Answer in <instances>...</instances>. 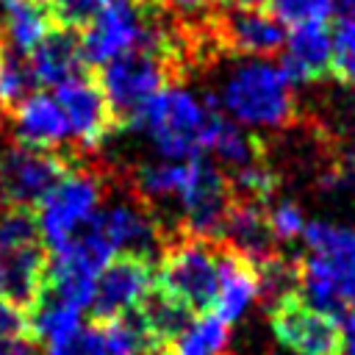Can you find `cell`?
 Instances as JSON below:
<instances>
[{
	"mask_svg": "<svg viewBox=\"0 0 355 355\" xmlns=\"http://www.w3.org/2000/svg\"><path fill=\"white\" fill-rule=\"evenodd\" d=\"M308 247L300 261L302 300L338 319L355 308V227L313 219L300 236Z\"/></svg>",
	"mask_w": 355,
	"mask_h": 355,
	"instance_id": "cell-1",
	"label": "cell"
},
{
	"mask_svg": "<svg viewBox=\"0 0 355 355\" xmlns=\"http://www.w3.org/2000/svg\"><path fill=\"white\" fill-rule=\"evenodd\" d=\"M222 114L247 128H291L300 116L294 83L280 64L263 58H244L227 69L216 97Z\"/></svg>",
	"mask_w": 355,
	"mask_h": 355,
	"instance_id": "cell-2",
	"label": "cell"
},
{
	"mask_svg": "<svg viewBox=\"0 0 355 355\" xmlns=\"http://www.w3.org/2000/svg\"><path fill=\"white\" fill-rule=\"evenodd\" d=\"M222 111L216 94L197 97L180 83L164 86L130 122L141 130L166 161H189L202 155L205 133L214 114Z\"/></svg>",
	"mask_w": 355,
	"mask_h": 355,
	"instance_id": "cell-3",
	"label": "cell"
},
{
	"mask_svg": "<svg viewBox=\"0 0 355 355\" xmlns=\"http://www.w3.org/2000/svg\"><path fill=\"white\" fill-rule=\"evenodd\" d=\"M105 197V175L94 166H86L83 158L75 161L55 186L36 205L39 239L50 252L75 239L97 214Z\"/></svg>",
	"mask_w": 355,
	"mask_h": 355,
	"instance_id": "cell-4",
	"label": "cell"
},
{
	"mask_svg": "<svg viewBox=\"0 0 355 355\" xmlns=\"http://www.w3.org/2000/svg\"><path fill=\"white\" fill-rule=\"evenodd\" d=\"M219 283V247L214 241H202L194 236L172 239L158 261L155 288L194 311L214 308Z\"/></svg>",
	"mask_w": 355,
	"mask_h": 355,
	"instance_id": "cell-5",
	"label": "cell"
},
{
	"mask_svg": "<svg viewBox=\"0 0 355 355\" xmlns=\"http://www.w3.org/2000/svg\"><path fill=\"white\" fill-rule=\"evenodd\" d=\"M161 8L147 0H108L105 8L94 17V22L80 36V55L83 64L103 67L105 61L147 47L153 50L158 36Z\"/></svg>",
	"mask_w": 355,
	"mask_h": 355,
	"instance_id": "cell-6",
	"label": "cell"
},
{
	"mask_svg": "<svg viewBox=\"0 0 355 355\" xmlns=\"http://www.w3.org/2000/svg\"><path fill=\"white\" fill-rule=\"evenodd\" d=\"M97 83H100L119 128L130 125L136 119V114L164 86H175L164 58L147 47H136V50H128V53L105 61L100 67Z\"/></svg>",
	"mask_w": 355,
	"mask_h": 355,
	"instance_id": "cell-7",
	"label": "cell"
},
{
	"mask_svg": "<svg viewBox=\"0 0 355 355\" xmlns=\"http://www.w3.org/2000/svg\"><path fill=\"white\" fill-rule=\"evenodd\" d=\"M236 194L230 189V178L202 155L186 161V178L180 186V227L186 236L202 241H222V227Z\"/></svg>",
	"mask_w": 355,
	"mask_h": 355,
	"instance_id": "cell-8",
	"label": "cell"
},
{
	"mask_svg": "<svg viewBox=\"0 0 355 355\" xmlns=\"http://www.w3.org/2000/svg\"><path fill=\"white\" fill-rule=\"evenodd\" d=\"M80 161L78 153L61 155L36 150L28 144H8L0 150V205L3 208H36L55 180Z\"/></svg>",
	"mask_w": 355,
	"mask_h": 355,
	"instance_id": "cell-9",
	"label": "cell"
},
{
	"mask_svg": "<svg viewBox=\"0 0 355 355\" xmlns=\"http://www.w3.org/2000/svg\"><path fill=\"white\" fill-rule=\"evenodd\" d=\"M208 31L219 53L269 58L283 50L286 31L263 8H239V6H214L208 14Z\"/></svg>",
	"mask_w": 355,
	"mask_h": 355,
	"instance_id": "cell-10",
	"label": "cell"
},
{
	"mask_svg": "<svg viewBox=\"0 0 355 355\" xmlns=\"http://www.w3.org/2000/svg\"><path fill=\"white\" fill-rule=\"evenodd\" d=\"M269 327L294 355H341V324L311 308L300 294L269 305Z\"/></svg>",
	"mask_w": 355,
	"mask_h": 355,
	"instance_id": "cell-11",
	"label": "cell"
},
{
	"mask_svg": "<svg viewBox=\"0 0 355 355\" xmlns=\"http://www.w3.org/2000/svg\"><path fill=\"white\" fill-rule=\"evenodd\" d=\"M55 100L69 122V133L78 141V153L100 150L119 128L100 83L89 75H75L55 86Z\"/></svg>",
	"mask_w": 355,
	"mask_h": 355,
	"instance_id": "cell-12",
	"label": "cell"
},
{
	"mask_svg": "<svg viewBox=\"0 0 355 355\" xmlns=\"http://www.w3.org/2000/svg\"><path fill=\"white\" fill-rule=\"evenodd\" d=\"M153 283H155V275H153L150 258L119 252L97 275L94 300L89 305L94 322H114V319L130 316L139 308V302L147 297Z\"/></svg>",
	"mask_w": 355,
	"mask_h": 355,
	"instance_id": "cell-13",
	"label": "cell"
},
{
	"mask_svg": "<svg viewBox=\"0 0 355 355\" xmlns=\"http://www.w3.org/2000/svg\"><path fill=\"white\" fill-rule=\"evenodd\" d=\"M97 225L103 236L108 239L114 255L128 252V255H141V258H155L166 247V233L155 214L136 200L133 194L111 202L108 208H100Z\"/></svg>",
	"mask_w": 355,
	"mask_h": 355,
	"instance_id": "cell-14",
	"label": "cell"
},
{
	"mask_svg": "<svg viewBox=\"0 0 355 355\" xmlns=\"http://www.w3.org/2000/svg\"><path fill=\"white\" fill-rule=\"evenodd\" d=\"M8 116H11L14 139L19 144L47 150V153H58L72 139L69 122H67V116H64V111H61V105L53 94L33 92Z\"/></svg>",
	"mask_w": 355,
	"mask_h": 355,
	"instance_id": "cell-15",
	"label": "cell"
},
{
	"mask_svg": "<svg viewBox=\"0 0 355 355\" xmlns=\"http://www.w3.org/2000/svg\"><path fill=\"white\" fill-rule=\"evenodd\" d=\"M330 53H333V33L327 22L297 25L283 42L280 69L291 83H316L330 75Z\"/></svg>",
	"mask_w": 355,
	"mask_h": 355,
	"instance_id": "cell-16",
	"label": "cell"
},
{
	"mask_svg": "<svg viewBox=\"0 0 355 355\" xmlns=\"http://www.w3.org/2000/svg\"><path fill=\"white\" fill-rule=\"evenodd\" d=\"M47 280V252L42 241L0 250V297L28 311Z\"/></svg>",
	"mask_w": 355,
	"mask_h": 355,
	"instance_id": "cell-17",
	"label": "cell"
},
{
	"mask_svg": "<svg viewBox=\"0 0 355 355\" xmlns=\"http://www.w3.org/2000/svg\"><path fill=\"white\" fill-rule=\"evenodd\" d=\"M219 244L244 255L255 266L263 263L266 258L277 255V239L269 227V216H266L263 205L252 202V200H233Z\"/></svg>",
	"mask_w": 355,
	"mask_h": 355,
	"instance_id": "cell-18",
	"label": "cell"
},
{
	"mask_svg": "<svg viewBox=\"0 0 355 355\" xmlns=\"http://www.w3.org/2000/svg\"><path fill=\"white\" fill-rule=\"evenodd\" d=\"M258 300V269L244 255L219 244V283L211 313H216L225 324L244 319V313Z\"/></svg>",
	"mask_w": 355,
	"mask_h": 355,
	"instance_id": "cell-19",
	"label": "cell"
},
{
	"mask_svg": "<svg viewBox=\"0 0 355 355\" xmlns=\"http://www.w3.org/2000/svg\"><path fill=\"white\" fill-rule=\"evenodd\" d=\"M28 61L36 75V83L61 86L64 80L80 75V69H83L80 36L75 31L50 28L47 36L28 53Z\"/></svg>",
	"mask_w": 355,
	"mask_h": 355,
	"instance_id": "cell-20",
	"label": "cell"
},
{
	"mask_svg": "<svg viewBox=\"0 0 355 355\" xmlns=\"http://www.w3.org/2000/svg\"><path fill=\"white\" fill-rule=\"evenodd\" d=\"M80 308H75L72 302L61 300L58 294L42 288L39 300L25 311L28 319V338L36 344L55 347L67 338H72L83 324H80Z\"/></svg>",
	"mask_w": 355,
	"mask_h": 355,
	"instance_id": "cell-21",
	"label": "cell"
},
{
	"mask_svg": "<svg viewBox=\"0 0 355 355\" xmlns=\"http://www.w3.org/2000/svg\"><path fill=\"white\" fill-rule=\"evenodd\" d=\"M202 153H211L214 158H219L230 172L263 158V144L261 139L250 136L241 125H236L233 119H227L222 111L214 114L208 133H205V144Z\"/></svg>",
	"mask_w": 355,
	"mask_h": 355,
	"instance_id": "cell-22",
	"label": "cell"
},
{
	"mask_svg": "<svg viewBox=\"0 0 355 355\" xmlns=\"http://www.w3.org/2000/svg\"><path fill=\"white\" fill-rule=\"evenodd\" d=\"M183 178H186V164L158 161V164H139L130 172V180L125 178V183L136 200H141L153 214H158L161 205L180 197Z\"/></svg>",
	"mask_w": 355,
	"mask_h": 355,
	"instance_id": "cell-23",
	"label": "cell"
},
{
	"mask_svg": "<svg viewBox=\"0 0 355 355\" xmlns=\"http://www.w3.org/2000/svg\"><path fill=\"white\" fill-rule=\"evenodd\" d=\"M3 42L19 53H31L50 31L47 11L33 0H3Z\"/></svg>",
	"mask_w": 355,
	"mask_h": 355,
	"instance_id": "cell-24",
	"label": "cell"
},
{
	"mask_svg": "<svg viewBox=\"0 0 355 355\" xmlns=\"http://www.w3.org/2000/svg\"><path fill=\"white\" fill-rule=\"evenodd\" d=\"M36 75L31 69L28 53L0 42V114H11L25 97L36 92Z\"/></svg>",
	"mask_w": 355,
	"mask_h": 355,
	"instance_id": "cell-25",
	"label": "cell"
},
{
	"mask_svg": "<svg viewBox=\"0 0 355 355\" xmlns=\"http://www.w3.org/2000/svg\"><path fill=\"white\" fill-rule=\"evenodd\" d=\"M227 341V324L216 313H202L200 319L189 322L166 355H225Z\"/></svg>",
	"mask_w": 355,
	"mask_h": 355,
	"instance_id": "cell-26",
	"label": "cell"
},
{
	"mask_svg": "<svg viewBox=\"0 0 355 355\" xmlns=\"http://www.w3.org/2000/svg\"><path fill=\"white\" fill-rule=\"evenodd\" d=\"M258 269V297H263L266 308L283 297L300 294V261L283 258V252L266 258Z\"/></svg>",
	"mask_w": 355,
	"mask_h": 355,
	"instance_id": "cell-27",
	"label": "cell"
},
{
	"mask_svg": "<svg viewBox=\"0 0 355 355\" xmlns=\"http://www.w3.org/2000/svg\"><path fill=\"white\" fill-rule=\"evenodd\" d=\"M333 53H330V75L355 89V14H344L333 25Z\"/></svg>",
	"mask_w": 355,
	"mask_h": 355,
	"instance_id": "cell-28",
	"label": "cell"
},
{
	"mask_svg": "<svg viewBox=\"0 0 355 355\" xmlns=\"http://www.w3.org/2000/svg\"><path fill=\"white\" fill-rule=\"evenodd\" d=\"M42 241L33 208H3L0 211V250L25 247Z\"/></svg>",
	"mask_w": 355,
	"mask_h": 355,
	"instance_id": "cell-29",
	"label": "cell"
},
{
	"mask_svg": "<svg viewBox=\"0 0 355 355\" xmlns=\"http://www.w3.org/2000/svg\"><path fill=\"white\" fill-rule=\"evenodd\" d=\"M272 17L283 25H311V22H327V17L336 8V0H269Z\"/></svg>",
	"mask_w": 355,
	"mask_h": 355,
	"instance_id": "cell-30",
	"label": "cell"
},
{
	"mask_svg": "<svg viewBox=\"0 0 355 355\" xmlns=\"http://www.w3.org/2000/svg\"><path fill=\"white\" fill-rule=\"evenodd\" d=\"M108 0H50L47 17L64 31H86Z\"/></svg>",
	"mask_w": 355,
	"mask_h": 355,
	"instance_id": "cell-31",
	"label": "cell"
},
{
	"mask_svg": "<svg viewBox=\"0 0 355 355\" xmlns=\"http://www.w3.org/2000/svg\"><path fill=\"white\" fill-rule=\"evenodd\" d=\"M266 216H269V227H272V233H275L277 241H294V239H300L302 230H305V225H308L302 208L294 200H277L272 205V211H266Z\"/></svg>",
	"mask_w": 355,
	"mask_h": 355,
	"instance_id": "cell-32",
	"label": "cell"
},
{
	"mask_svg": "<svg viewBox=\"0 0 355 355\" xmlns=\"http://www.w3.org/2000/svg\"><path fill=\"white\" fill-rule=\"evenodd\" d=\"M19 336H28L25 311L0 297V344L11 341V338H19Z\"/></svg>",
	"mask_w": 355,
	"mask_h": 355,
	"instance_id": "cell-33",
	"label": "cell"
},
{
	"mask_svg": "<svg viewBox=\"0 0 355 355\" xmlns=\"http://www.w3.org/2000/svg\"><path fill=\"white\" fill-rule=\"evenodd\" d=\"M147 3H153L161 11H169V14H178V17H191V19L205 17L216 6V0H147Z\"/></svg>",
	"mask_w": 355,
	"mask_h": 355,
	"instance_id": "cell-34",
	"label": "cell"
},
{
	"mask_svg": "<svg viewBox=\"0 0 355 355\" xmlns=\"http://www.w3.org/2000/svg\"><path fill=\"white\" fill-rule=\"evenodd\" d=\"M341 319V355H355V308H349Z\"/></svg>",
	"mask_w": 355,
	"mask_h": 355,
	"instance_id": "cell-35",
	"label": "cell"
},
{
	"mask_svg": "<svg viewBox=\"0 0 355 355\" xmlns=\"http://www.w3.org/2000/svg\"><path fill=\"white\" fill-rule=\"evenodd\" d=\"M0 355H39V349H36V341H31L28 336H19L11 341H3Z\"/></svg>",
	"mask_w": 355,
	"mask_h": 355,
	"instance_id": "cell-36",
	"label": "cell"
},
{
	"mask_svg": "<svg viewBox=\"0 0 355 355\" xmlns=\"http://www.w3.org/2000/svg\"><path fill=\"white\" fill-rule=\"evenodd\" d=\"M230 6H239V8H263V6H269V0H230Z\"/></svg>",
	"mask_w": 355,
	"mask_h": 355,
	"instance_id": "cell-37",
	"label": "cell"
},
{
	"mask_svg": "<svg viewBox=\"0 0 355 355\" xmlns=\"http://www.w3.org/2000/svg\"><path fill=\"white\" fill-rule=\"evenodd\" d=\"M258 355H294V352H288V349H263Z\"/></svg>",
	"mask_w": 355,
	"mask_h": 355,
	"instance_id": "cell-38",
	"label": "cell"
},
{
	"mask_svg": "<svg viewBox=\"0 0 355 355\" xmlns=\"http://www.w3.org/2000/svg\"><path fill=\"white\" fill-rule=\"evenodd\" d=\"M0 42H3V14H0Z\"/></svg>",
	"mask_w": 355,
	"mask_h": 355,
	"instance_id": "cell-39",
	"label": "cell"
},
{
	"mask_svg": "<svg viewBox=\"0 0 355 355\" xmlns=\"http://www.w3.org/2000/svg\"><path fill=\"white\" fill-rule=\"evenodd\" d=\"M352 166H355V155H352Z\"/></svg>",
	"mask_w": 355,
	"mask_h": 355,
	"instance_id": "cell-40",
	"label": "cell"
},
{
	"mask_svg": "<svg viewBox=\"0 0 355 355\" xmlns=\"http://www.w3.org/2000/svg\"><path fill=\"white\" fill-rule=\"evenodd\" d=\"M33 3H42V0H33Z\"/></svg>",
	"mask_w": 355,
	"mask_h": 355,
	"instance_id": "cell-41",
	"label": "cell"
}]
</instances>
